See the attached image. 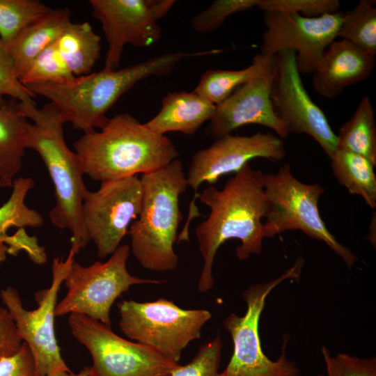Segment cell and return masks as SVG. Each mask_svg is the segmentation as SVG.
Masks as SVG:
<instances>
[{
    "mask_svg": "<svg viewBox=\"0 0 376 376\" xmlns=\"http://www.w3.org/2000/svg\"><path fill=\"white\" fill-rule=\"evenodd\" d=\"M264 174L249 164L227 180L221 190L210 185L199 194L210 208L207 219L196 228V236L203 265L198 290L204 293L214 285L212 267L221 245L230 239L240 240L236 249L240 260L259 255L264 237L262 219L267 213Z\"/></svg>",
    "mask_w": 376,
    "mask_h": 376,
    "instance_id": "6da1fadb",
    "label": "cell"
},
{
    "mask_svg": "<svg viewBox=\"0 0 376 376\" xmlns=\"http://www.w3.org/2000/svg\"><path fill=\"white\" fill-rule=\"evenodd\" d=\"M197 56L196 52H167L120 70L102 69L76 77L64 84L26 87L54 104L65 123L88 133L104 127L109 120L107 112L137 82L150 76H167L183 58Z\"/></svg>",
    "mask_w": 376,
    "mask_h": 376,
    "instance_id": "7a4b0ae2",
    "label": "cell"
},
{
    "mask_svg": "<svg viewBox=\"0 0 376 376\" xmlns=\"http://www.w3.org/2000/svg\"><path fill=\"white\" fill-rule=\"evenodd\" d=\"M73 146L84 174L100 182L148 173L179 156L172 141L127 113L109 118L99 132L84 133Z\"/></svg>",
    "mask_w": 376,
    "mask_h": 376,
    "instance_id": "3957f363",
    "label": "cell"
},
{
    "mask_svg": "<svg viewBox=\"0 0 376 376\" xmlns=\"http://www.w3.org/2000/svg\"><path fill=\"white\" fill-rule=\"evenodd\" d=\"M18 107L33 122L27 148L40 155L54 184L56 204L49 212L50 221L55 227L71 231L70 251L75 256L90 241L82 218V204L88 189L79 159L65 143V122L54 104L49 102L38 108L34 104L18 102Z\"/></svg>",
    "mask_w": 376,
    "mask_h": 376,
    "instance_id": "277c9868",
    "label": "cell"
},
{
    "mask_svg": "<svg viewBox=\"0 0 376 376\" xmlns=\"http://www.w3.org/2000/svg\"><path fill=\"white\" fill-rule=\"evenodd\" d=\"M140 180L141 212L128 231L131 251L148 270H175L178 256L173 246L183 218L179 200L188 187L183 164L176 159L161 169L142 174Z\"/></svg>",
    "mask_w": 376,
    "mask_h": 376,
    "instance_id": "5b68a950",
    "label": "cell"
},
{
    "mask_svg": "<svg viewBox=\"0 0 376 376\" xmlns=\"http://www.w3.org/2000/svg\"><path fill=\"white\" fill-rule=\"evenodd\" d=\"M267 201L264 237H272L288 230H300L311 238L324 242L351 268L357 256L339 243L320 217L318 201L324 189L318 184L299 181L290 165L284 164L276 173L263 175Z\"/></svg>",
    "mask_w": 376,
    "mask_h": 376,
    "instance_id": "8992f818",
    "label": "cell"
},
{
    "mask_svg": "<svg viewBox=\"0 0 376 376\" xmlns=\"http://www.w3.org/2000/svg\"><path fill=\"white\" fill-rule=\"evenodd\" d=\"M120 330L131 340L149 347L176 361L183 350L199 339L203 326L211 319L206 309H184L173 301L159 298L117 304Z\"/></svg>",
    "mask_w": 376,
    "mask_h": 376,
    "instance_id": "52a82bcc",
    "label": "cell"
},
{
    "mask_svg": "<svg viewBox=\"0 0 376 376\" xmlns=\"http://www.w3.org/2000/svg\"><path fill=\"white\" fill-rule=\"evenodd\" d=\"M303 265L304 260L298 258L295 264L279 277L266 283L253 284L244 291L242 297L246 304V313L242 316L231 313L224 321V327L233 343L232 357L223 371L224 376H299L295 363L285 355L288 338L283 339L282 353L279 359L272 361L262 349L258 325L269 292L287 279H299Z\"/></svg>",
    "mask_w": 376,
    "mask_h": 376,
    "instance_id": "ba28073f",
    "label": "cell"
},
{
    "mask_svg": "<svg viewBox=\"0 0 376 376\" xmlns=\"http://www.w3.org/2000/svg\"><path fill=\"white\" fill-rule=\"evenodd\" d=\"M130 253V246L122 244L106 262L85 267L74 261L63 281L68 290L56 304V317L83 315L111 327V308L121 294L134 285L166 282L130 274L127 269Z\"/></svg>",
    "mask_w": 376,
    "mask_h": 376,
    "instance_id": "9c48e42d",
    "label": "cell"
},
{
    "mask_svg": "<svg viewBox=\"0 0 376 376\" xmlns=\"http://www.w3.org/2000/svg\"><path fill=\"white\" fill-rule=\"evenodd\" d=\"M69 251L65 259L55 258L52 265V279L48 288L35 295L38 307L24 308L18 291L12 286L1 290L2 302L14 320L23 342L31 352L36 376H47L58 372H71L63 359L54 329L55 309L61 286L75 261Z\"/></svg>",
    "mask_w": 376,
    "mask_h": 376,
    "instance_id": "30bf717a",
    "label": "cell"
},
{
    "mask_svg": "<svg viewBox=\"0 0 376 376\" xmlns=\"http://www.w3.org/2000/svg\"><path fill=\"white\" fill-rule=\"evenodd\" d=\"M72 336L89 352L91 376H171L178 361L141 343L125 339L88 316L68 318Z\"/></svg>",
    "mask_w": 376,
    "mask_h": 376,
    "instance_id": "8fae6325",
    "label": "cell"
},
{
    "mask_svg": "<svg viewBox=\"0 0 376 376\" xmlns=\"http://www.w3.org/2000/svg\"><path fill=\"white\" fill-rule=\"evenodd\" d=\"M173 0H90L91 15L102 24L107 43L104 70H117L125 46L148 47L161 38L158 22Z\"/></svg>",
    "mask_w": 376,
    "mask_h": 376,
    "instance_id": "7c38bea8",
    "label": "cell"
},
{
    "mask_svg": "<svg viewBox=\"0 0 376 376\" xmlns=\"http://www.w3.org/2000/svg\"><path fill=\"white\" fill-rule=\"evenodd\" d=\"M141 200L137 175L102 181L98 190H88L81 208L83 222L100 258L111 255L120 246L139 215Z\"/></svg>",
    "mask_w": 376,
    "mask_h": 376,
    "instance_id": "4fadbf2b",
    "label": "cell"
},
{
    "mask_svg": "<svg viewBox=\"0 0 376 376\" xmlns=\"http://www.w3.org/2000/svg\"><path fill=\"white\" fill-rule=\"evenodd\" d=\"M338 11L318 17H306L295 13L264 12L265 31L262 36L260 52L275 55L292 49L300 74L315 73L322 67L325 50L338 37L344 17Z\"/></svg>",
    "mask_w": 376,
    "mask_h": 376,
    "instance_id": "5bb4252c",
    "label": "cell"
},
{
    "mask_svg": "<svg viewBox=\"0 0 376 376\" xmlns=\"http://www.w3.org/2000/svg\"><path fill=\"white\" fill-rule=\"evenodd\" d=\"M292 49L275 54L271 101L276 116L288 134H307L331 158L337 149V136L322 110L306 91Z\"/></svg>",
    "mask_w": 376,
    "mask_h": 376,
    "instance_id": "9a60e30c",
    "label": "cell"
},
{
    "mask_svg": "<svg viewBox=\"0 0 376 376\" xmlns=\"http://www.w3.org/2000/svg\"><path fill=\"white\" fill-rule=\"evenodd\" d=\"M281 138L271 132H258L250 136L230 134L217 139L209 147L196 152L187 171L188 187L194 191V199L202 183H216L226 174L237 173L249 162L258 157L274 162L281 161L285 156Z\"/></svg>",
    "mask_w": 376,
    "mask_h": 376,
    "instance_id": "2e32d148",
    "label": "cell"
},
{
    "mask_svg": "<svg viewBox=\"0 0 376 376\" xmlns=\"http://www.w3.org/2000/svg\"><path fill=\"white\" fill-rule=\"evenodd\" d=\"M274 66V61L216 105L205 131L207 137L217 139L249 124L269 127L282 139L288 136L285 125L274 111L270 98Z\"/></svg>",
    "mask_w": 376,
    "mask_h": 376,
    "instance_id": "e0dca14e",
    "label": "cell"
},
{
    "mask_svg": "<svg viewBox=\"0 0 376 376\" xmlns=\"http://www.w3.org/2000/svg\"><path fill=\"white\" fill-rule=\"evenodd\" d=\"M34 186L31 178H17L13 182V191L8 200L0 207V263L7 254L16 256L25 252L31 260L43 265L47 260L45 249L35 236H30L25 227L43 226L42 215L25 203V198Z\"/></svg>",
    "mask_w": 376,
    "mask_h": 376,
    "instance_id": "ac0fdd59",
    "label": "cell"
},
{
    "mask_svg": "<svg viewBox=\"0 0 376 376\" xmlns=\"http://www.w3.org/2000/svg\"><path fill=\"white\" fill-rule=\"evenodd\" d=\"M375 64V56L351 42L334 41L324 52L322 67L313 73V88L321 96L335 98L346 87L367 79Z\"/></svg>",
    "mask_w": 376,
    "mask_h": 376,
    "instance_id": "d6986e66",
    "label": "cell"
},
{
    "mask_svg": "<svg viewBox=\"0 0 376 376\" xmlns=\"http://www.w3.org/2000/svg\"><path fill=\"white\" fill-rule=\"evenodd\" d=\"M215 110V104L194 91L169 93L162 101L159 112L144 125L159 135L171 132L193 135L212 118Z\"/></svg>",
    "mask_w": 376,
    "mask_h": 376,
    "instance_id": "ffe728a7",
    "label": "cell"
},
{
    "mask_svg": "<svg viewBox=\"0 0 376 376\" xmlns=\"http://www.w3.org/2000/svg\"><path fill=\"white\" fill-rule=\"evenodd\" d=\"M71 22V12L68 8H51L18 34L9 49L19 80L39 54L55 42Z\"/></svg>",
    "mask_w": 376,
    "mask_h": 376,
    "instance_id": "44dd1931",
    "label": "cell"
},
{
    "mask_svg": "<svg viewBox=\"0 0 376 376\" xmlns=\"http://www.w3.org/2000/svg\"><path fill=\"white\" fill-rule=\"evenodd\" d=\"M10 99L0 107V187H12L14 178L21 170L27 148L31 123Z\"/></svg>",
    "mask_w": 376,
    "mask_h": 376,
    "instance_id": "7402d4cb",
    "label": "cell"
},
{
    "mask_svg": "<svg viewBox=\"0 0 376 376\" xmlns=\"http://www.w3.org/2000/svg\"><path fill=\"white\" fill-rule=\"evenodd\" d=\"M54 44L75 77L91 73L100 57L101 38L87 22H71Z\"/></svg>",
    "mask_w": 376,
    "mask_h": 376,
    "instance_id": "603a6c76",
    "label": "cell"
},
{
    "mask_svg": "<svg viewBox=\"0 0 376 376\" xmlns=\"http://www.w3.org/2000/svg\"><path fill=\"white\" fill-rule=\"evenodd\" d=\"M275 55L256 54L252 63L238 70H208L201 77L194 92L215 105L224 102L240 86L265 71Z\"/></svg>",
    "mask_w": 376,
    "mask_h": 376,
    "instance_id": "cb8c5ba5",
    "label": "cell"
},
{
    "mask_svg": "<svg viewBox=\"0 0 376 376\" xmlns=\"http://www.w3.org/2000/svg\"><path fill=\"white\" fill-rule=\"evenodd\" d=\"M331 167L338 182L351 194L359 195L372 209L376 207L375 166L366 157L337 148L332 157Z\"/></svg>",
    "mask_w": 376,
    "mask_h": 376,
    "instance_id": "d4e9b609",
    "label": "cell"
},
{
    "mask_svg": "<svg viewBox=\"0 0 376 376\" xmlns=\"http://www.w3.org/2000/svg\"><path fill=\"white\" fill-rule=\"evenodd\" d=\"M336 136L337 148L361 155L376 166V123L368 96L361 99Z\"/></svg>",
    "mask_w": 376,
    "mask_h": 376,
    "instance_id": "484cf974",
    "label": "cell"
},
{
    "mask_svg": "<svg viewBox=\"0 0 376 376\" xmlns=\"http://www.w3.org/2000/svg\"><path fill=\"white\" fill-rule=\"evenodd\" d=\"M373 2L361 0L352 10L345 14L338 36L375 56L376 8Z\"/></svg>",
    "mask_w": 376,
    "mask_h": 376,
    "instance_id": "4316f807",
    "label": "cell"
},
{
    "mask_svg": "<svg viewBox=\"0 0 376 376\" xmlns=\"http://www.w3.org/2000/svg\"><path fill=\"white\" fill-rule=\"evenodd\" d=\"M51 8L38 0H0V38L8 47L31 22Z\"/></svg>",
    "mask_w": 376,
    "mask_h": 376,
    "instance_id": "83f0119b",
    "label": "cell"
},
{
    "mask_svg": "<svg viewBox=\"0 0 376 376\" xmlns=\"http://www.w3.org/2000/svg\"><path fill=\"white\" fill-rule=\"evenodd\" d=\"M75 77L54 42L39 54L20 81L26 86L40 83L64 84Z\"/></svg>",
    "mask_w": 376,
    "mask_h": 376,
    "instance_id": "f1b7e54d",
    "label": "cell"
},
{
    "mask_svg": "<svg viewBox=\"0 0 376 376\" xmlns=\"http://www.w3.org/2000/svg\"><path fill=\"white\" fill-rule=\"evenodd\" d=\"M259 0H215L190 21L196 32L209 33L219 29L230 15L258 7Z\"/></svg>",
    "mask_w": 376,
    "mask_h": 376,
    "instance_id": "f546056e",
    "label": "cell"
},
{
    "mask_svg": "<svg viewBox=\"0 0 376 376\" xmlns=\"http://www.w3.org/2000/svg\"><path fill=\"white\" fill-rule=\"evenodd\" d=\"M222 341L219 335L203 344L192 360L179 366L171 376H224L219 372Z\"/></svg>",
    "mask_w": 376,
    "mask_h": 376,
    "instance_id": "4dcf8cb0",
    "label": "cell"
},
{
    "mask_svg": "<svg viewBox=\"0 0 376 376\" xmlns=\"http://www.w3.org/2000/svg\"><path fill=\"white\" fill-rule=\"evenodd\" d=\"M6 97L36 104V96L18 78L9 47L0 38V107L8 102Z\"/></svg>",
    "mask_w": 376,
    "mask_h": 376,
    "instance_id": "1f68e13d",
    "label": "cell"
},
{
    "mask_svg": "<svg viewBox=\"0 0 376 376\" xmlns=\"http://www.w3.org/2000/svg\"><path fill=\"white\" fill-rule=\"evenodd\" d=\"M326 375L317 376H376V359L360 358L345 353L333 357L328 348L322 347Z\"/></svg>",
    "mask_w": 376,
    "mask_h": 376,
    "instance_id": "d6a6232c",
    "label": "cell"
},
{
    "mask_svg": "<svg viewBox=\"0 0 376 376\" xmlns=\"http://www.w3.org/2000/svg\"><path fill=\"white\" fill-rule=\"evenodd\" d=\"M338 0H259L258 8L265 11L297 14L306 17H318L339 11Z\"/></svg>",
    "mask_w": 376,
    "mask_h": 376,
    "instance_id": "836d02e7",
    "label": "cell"
},
{
    "mask_svg": "<svg viewBox=\"0 0 376 376\" xmlns=\"http://www.w3.org/2000/svg\"><path fill=\"white\" fill-rule=\"evenodd\" d=\"M22 344L23 340L9 311L0 306V359L16 354Z\"/></svg>",
    "mask_w": 376,
    "mask_h": 376,
    "instance_id": "e575fe53",
    "label": "cell"
},
{
    "mask_svg": "<svg viewBox=\"0 0 376 376\" xmlns=\"http://www.w3.org/2000/svg\"><path fill=\"white\" fill-rule=\"evenodd\" d=\"M0 376H36L33 357L25 343L16 354L0 359Z\"/></svg>",
    "mask_w": 376,
    "mask_h": 376,
    "instance_id": "d590c367",
    "label": "cell"
},
{
    "mask_svg": "<svg viewBox=\"0 0 376 376\" xmlns=\"http://www.w3.org/2000/svg\"><path fill=\"white\" fill-rule=\"evenodd\" d=\"M47 376H91L90 373V367H86L79 371L78 373H72V372H58Z\"/></svg>",
    "mask_w": 376,
    "mask_h": 376,
    "instance_id": "8d00e7d4",
    "label": "cell"
}]
</instances>
